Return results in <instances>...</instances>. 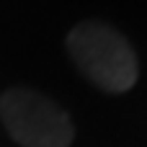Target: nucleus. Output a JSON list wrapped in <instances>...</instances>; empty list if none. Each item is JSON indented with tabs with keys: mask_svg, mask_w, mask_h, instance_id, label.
<instances>
[{
	"mask_svg": "<svg viewBox=\"0 0 147 147\" xmlns=\"http://www.w3.org/2000/svg\"><path fill=\"white\" fill-rule=\"evenodd\" d=\"M0 119L21 147H70L75 140L70 116L31 88H10L3 93Z\"/></svg>",
	"mask_w": 147,
	"mask_h": 147,
	"instance_id": "obj_2",
	"label": "nucleus"
},
{
	"mask_svg": "<svg viewBox=\"0 0 147 147\" xmlns=\"http://www.w3.org/2000/svg\"><path fill=\"white\" fill-rule=\"evenodd\" d=\"M67 54L72 65L106 93H127L140 78L132 44L103 21L78 23L67 34Z\"/></svg>",
	"mask_w": 147,
	"mask_h": 147,
	"instance_id": "obj_1",
	"label": "nucleus"
}]
</instances>
